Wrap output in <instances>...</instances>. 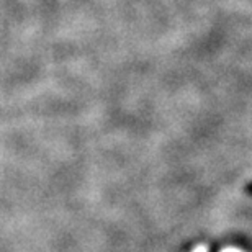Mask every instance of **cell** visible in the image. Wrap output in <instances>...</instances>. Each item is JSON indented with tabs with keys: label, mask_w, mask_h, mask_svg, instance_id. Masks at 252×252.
<instances>
[{
	"label": "cell",
	"mask_w": 252,
	"mask_h": 252,
	"mask_svg": "<svg viewBox=\"0 0 252 252\" xmlns=\"http://www.w3.org/2000/svg\"><path fill=\"white\" fill-rule=\"evenodd\" d=\"M193 252H208V249H206V246H198L196 249H193Z\"/></svg>",
	"instance_id": "obj_1"
},
{
	"label": "cell",
	"mask_w": 252,
	"mask_h": 252,
	"mask_svg": "<svg viewBox=\"0 0 252 252\" xmlns=\"http://www.w3.org/2000/svg\"><path fill=\"white\" fill-rule=\"evenodd\" d=\"M223 252H243V251H239V249H236V248H226Z\"/></svg>",
	"instance_id": "obj_2"
}]
</instances>
